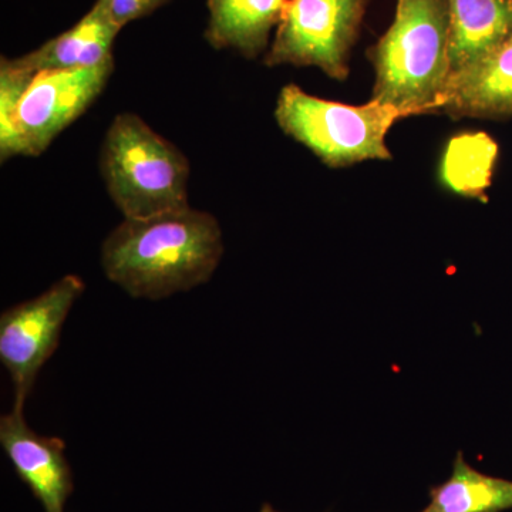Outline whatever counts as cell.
<instances>
[{"label": "cell", "mask_w": 512, "mask_h": 512, "mask_svg": "<svg viewBox=\"0 0 512 512\" xmlns=\"http://www.w3.org/2000/svg\"><path fill=\"white\" fill-rule=\"evenodd\" d=\"M0 446L43 510L64 512L74 491L64 441L37 434L26 423L25 413L12 409L0 417Z\"/></svg>", "instance_id": "cell-8"}, {"label": "cell", "mask_w": 512, "mask_h": 512, "mask_svg": "<svg viewBox=\"0 0 512 512\" xmlns=\"http://www.w3.org/2000/svg\"><path fill=\"white\" fill-rule=\"evenodd\" d=\"M367 0H288L266 67H315L336 82L350 74Z\"/></svg>", "instance_id": "cell-5"}, {"label": "cell", "mask_w": 512, "mask_h": 512, "mask_svg": "<svg viewBox=\"0 0 512 512\" xmlns=\"http://www.w3.org/2000/svg\"><path fill=\"white\" fill-rule=\"evenodd\" d=\"M107 194L124 218L184 210L190 161L183 151L134 113L111 121L99 156Z\"/></svg>", "instance_id": "cell-3"}, {"label": "cell", "mask_w": 512, "mask_h": 512, "mask_svg": "<svg viewBox=\"0 0 512 512\" xmlns=\"http://www.w3.org/2000/svg\"><path fill=\"white\" fill-rule=\"evenodd\" d=\"M84 282L66 275L45 292L0 315V362L12 379L13 410L23 412L42 367L56 352L64 322Z\"/></svg>", "instance_id": "cell-6"}, {"label": "cell", "mask_w": 512, "mask_h": 512, "mask_svg": "<svg viewBox=\"0 0 512 512\" xmlns=\"http://www.w3.org/2000/svg\"><path fill=\"white\" fill-rule=\"evenodd\" d=\"M451 76L483 60L512 36V0H447Z\"/></svg>", "instance_id": "cell-12"}, {"label": "cell", "mask_w": 512, "mask_h": 512, "mask_svg": "<svg viewBox=\"0 0 512 512\" xmlns=\"http://www.w3.org/2000/svg\"><path fill=\"white\" fill-rule=\"evenodd\" d=\"M114 59L93 69L35 74L20 101L16 130L26 157H39L62 131L83 116L109 83Z\"/></svg>", "instance_id": "cell-7"}, {"label": "cell", "mask_w": 512, "mask_h": 512, "mask_svg": "<svg viewBox=\"0 0 512 512\" xmlns=\"http://www.w3.org/2000/svg\"><path fill=\"white\" fill-rule=\"evenodd\" d=\"M111 16L121 28L128 23L153 15L171 0H106Z\"/></svg>", "instance_id": "cell-16"}, {"label": "cell", "mask_w": 512, "mask_h": 512, "mask_svg": "<svg viewBox=\"0 0 512 512\" xmlns=\"http://www.w3.org/2000/svg\"><path fill=\"white\" fill-rule=\"evenodd\" d=\"M224 255L220 222L210 212L184 210L124 218L104 239L107 279L133 298H168L207 284Z\"/></svg>", "instance_id": "cell-1"}, {"label": "cell", "mask_w": 512, "mask_h": 512, "mask_svg": "<svg viewBox=\"0 0 512 512\" xmlns=\"http://www.w3.org/2000/svg\"><path fill=\"white\" fill-rule=\"evenodd\" d=\"M288 0H207L205 40L215 50H232L245 59L265 56Z\"/></svg>", "instance_id": "cell-11"}, {"label": "cell", "mask_w": 512, "mask_h": 512, "mask_svg": "<svg viewBox=\"0 0 512 512\" xmlns=\"http://www.w3.org/2000/svg\"><path fill=\"white\" fill-rule=\"evenodd\" d=\"M498 153L497 141L483 131L457 134L441 158V183L461 197L487 201Z\"/></svg>", "instance_id": "cell-14"}, {"label": "cell", "mask_w": 512, "mask_h": 512, "mask_svg": "<svg viewBox=\"0 0 512 512\" xmlns=\"http://www.w3.org/2000/svg\"><path fill=\"white\" fill-rule=\"evenodd\" d=\"M420 512H504L512 510V481L480 473L458 451L451 476L429 490Z\"/></svg>", "instance_id": "cell-13"}, {"label": "cell", "mask_w": 512, "mask_h": 512, "mask_svg": "<svg viewBox=\"0 0 512 512\" xmlns=\"http://www.w3.org/2000/svg\"><path fill=\"white\" fill-rule=\"evenodd\" d=\"M121 29L111 16L106 0H96L73 28L32 52L9 60L30 74L93 69L113 59L114 42Z\"/></svg>", "instance_id": "cell-9"}, {"label": "cell", "mask_w": 512, "mask_h": 512, "mask_svg": "<svg viewBox=\"0 0 512 512\" xmlns=\"http://www.w3.org/2000/svg\"><path fill=\"white\" fill-rule=\"evenodd\" d=\"M259 512H279V511H276L275 508L272 507L271 504L265 503L264 505H262L261 511H259Z\"/></svg>", "instance_id": "cell-17"}, {"label": "cell", "mask_w": 512, "mask_h": 512, "mask_svg": "<svg viewBox=\"0 0 512 512\" xmlns=\"http://www.w3.org/2000/svg\"><path fill=\"white\" fill-rule=\"evenodd\" d=\"M35 74L23 72L10 63L8 57L0 59V160L26 157L25 144L16 130L19 104L29 89Z\"/></svg>", "instance_id": "cell-15"}, {"label": "cell", "mask_w": 512, "mask_h": 512, "mask_svg": "<svg viewBox=\"0 0 512 512\" xmlns=\"http://www.w3.org/2000/svg\"><path fill=\"white\" fill-rule=\"evenodd\" d=\"M366 56L375 70L370 100L404 119L439 113L451 77L447 0H397L392 25Z\"/></svg>", "instance_id": "cell-2"}, {"label": "cell", "mask_w": 512, "mask_h": 512, "mask_svg": "<svg viewBox=\"0 0 512 512\" xmlns=\"http://www.w3.org/2000/svg\"><path fill=\"white\" fill-rule=\"evenodd\" d=\"M402 119L400 111L376 101L352 106L313 96L293 83L282 87L275 106L276 123L286 136L333 170L392 160L386 137Z\"/></svg>", "instance_id": "cell-4"}, {"label": "cell", "mask_w": 512, "mask_h": 512, "mask_svg": "<svg viewBox=\"0 0 512 512\" xmlns=\"http://www.w3.org/2000/svg\"><path fill=\"white\" fill-rule=\"evenodd\" d=\"M439 113L451 119H512V36L483 60L454 74Z\"/></svg>", "instance_id": "cell-10"}]
</instances>
